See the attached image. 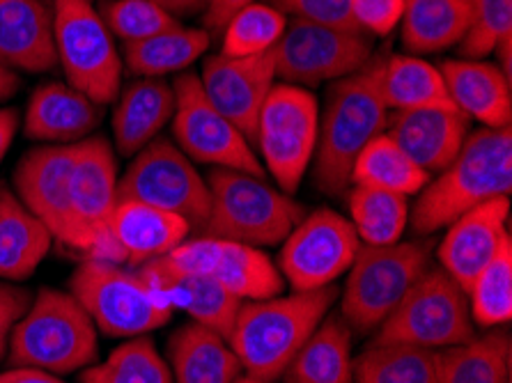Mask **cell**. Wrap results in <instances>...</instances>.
Segmentation results:
<instances>
[{
	"label": "cell",
	"mask_w": 512,
	"mask_h": 383,
	"mask_svg": "<svg viewBox=\"0 0 512 383\" xmlns=\"http://www.w3.org/2000/svg\"><path fill=\"white\" fill-rule=\"evenodd\" d=\"M512 193V131L478 129L464 140L460 154L418 193L409 221L416 234L444 230L462 214Z\"/></svg>",
	"instance_id": "cell-1"
},
{
	"label": "cell",
	"mask_w": 512,
	"mask_h": 383,
	"mask_svg": "<svg viewBox=\"0 0 512 383\" xmlns=\"http://www.w3.org/2000/svg\"><path fill=\"white\" fill-rule=\"evenodd\" d=\"M384 58H370L359 72L338 78L327 92L315 147V184L329 195L352 186V168L372 138L384 134L391 111L379 92Z\"/></svg>",
	"instance_id": "cell-2"
},
{
	"label": "cell",
	"mask_w": 512,
	"mask_h": 383,
	"mask_svg": "<svg viewBox=\"0 0 512 383\" xmlns=\"http://www.w3.org/2000/svg\"><path fill=\"white\" fill-rule=\"evenodd\" d=\"M336 296L338 289L329 285L315 292L244 301L228 335L242 370L262 381L283 377L294 354L329 315Z\"/></svg>",
	"instance_id": "cell-3"
},
{
	"label": "cell",
	"mask_w": 512,
	"mask_h": 383,
	"mask_svg": "<svg viewBox=\"0 0 512 383\" xmlns=\"http://www.w3.org/2000/svg\"><path fill=\"white\" fill-rule=\"evenodd\" d=\"M209 214L203 237L237 241L253 248L283 244L304 218L292 195L269 186L262 177L214 168L207 177Z\"/></svg>",
	"instance_id": "cell-4"
},
{
	"label": "cell",
	"mask_w": 512,
	"mask_h": 383,
	"mask_svg": "<svg viewBox=\"0 0 512 383\" xmlns=\"http://www.w3.org/2000/svg\"><path fill=\"white\" fill-rule=\"evenodd\" d=\"M12 367L72 374L95 363L97 326L72 294L42 289L10 335Z\"/></svg>",
	"instance_id": "cell-5"
},
{
	"label": "cell",
	"mask_w": 512,
	"mask_h": 383,
	"mask_svg": "<svg viewBox=\"0 0 512 383\" xmlns=\"http://www.w3.org/2000/svg\"><path fill=\"white\" fill-rule=\"evenodd\" d=\"M69 294L108 338H138L168 324L175 312L141 273L95 257L69 278Z\"/></svg>",
	"instance_id": "cell-6"
},
{
	"label": "cell",
	"mask_w": 512,
	"mask_h": 383,
	"mask_svg": "<svg viewBox=\"0 0 512 383\" xmlns=\"http://www.w3.org/2000/svg\"><path fill=\"white\" fill-rule=\"evenodd\" d=\"M430 248L418 241L366 246L356 253L343 292L340 312L349 328L370 333L398 308L405 294L430 269Z\"/></svg>",
	"instance_id": "cell-7"
},
{
	"label": "cell",
	"mask_w": 512,
	"mask_h": 383,
	"mask_svg": "<svg viewBox=\"0 0 512 383\" xmlns=\"http://www.w3.org/2000/svg\"><path fill=\"white\" fill-rule=\"evenodd\" d=\"M473 338L476 324L467 292L444 269L430 267L377 328L375 342L441 351Z\"/></svg>",
	"instance_id": "cell-8"
},
{
	"label": "cell",
	"mask_w": 512,
	"mask_h": 383,
	"mask_svg": "<svg viewBox=\"0 0 512 383\" xmlns=\"http://www.w3.org/2000/svg\"><path fill=\"white\" fill-rule=\"evenodd\" d=\"M53 37L58 65L67 83L106 106L118 99L122 85V58L113 44L111 30L88 0H56L53 3Z\"/></svg>",
	"instance_id": "cell-9"
},
{
	"label": "cell",
	"mask_w": 512,
	"mask_h": 383,
	"mask_svg": "<svg viewBox=\"0 0 512 383\" xmlns=\"http://www.w3.org/2000/svg\"><path fill=\"white\" fill-rule=\"evenodd\" d=\"M320 131V106L310 90L276 83L262 104L255 145L262 154L265 173L278 189L292 195L313 163Z\"/></svg>",
	"instance_id": "cell-10"
},
{
	"label": "cell",
	"mask_w": 512,
	"mask_h": 383,
	"mask_svg": "<svg viewBox=\"0 0 512 383\" xmlns=\"http://www.w3.org/2000/svg\"><path fill=\"white\" fill-rule=\"evenodd\" d=\"M175 113L173 136L180 150L191 161L214 168L239 170V173L265 179V166L255 156L246 136L232 124L205 95L200 76L180 74L173 85Z\"/></svg>",
	"instance_id": "cell-11"
},
{
	"label": "cell",
	"mask_w": 512,
	"mask_h": 383,
	"mask_svg": "<svg viewBox=\"0 0 512 383\" xmlns=\"http://www.w3.org/2000/svg\"><path fill=\"white\" fill-rule=\"evenodd\" d=\"M118 200H138L182 216L200 230L209 214V186L180 147L154 138L129 163L118 182Z\"/></svg>",
	"instance_id": "cell-12"
},
{
	"label": "cell",
	"mask_w": 512,
	"mask_h": 383,
	"mask_svg": "<svg viewBox=\"0 0 512 383\" xmlns=\"http://www.w3.org/2000/svg\"><path fill=\"white\" fill-rule=\"evenodd\" d=\"M274 53L278 81L308 90L366 67L372 58V44L366 33L292 19Z\"/></svg>",
	"instance_id": "cell-13"
},
{
	"label": "cell",
	"mask_w": 512,
	"mask_h": 383,
	"mask_svg": "<svg viewBox=\"0 0 512 383\" xmlns=\"http://www.w3.org/2000/svg\"><path fill=\"white\" fill-rule=\"evenodd\" d=\"M361 239L349 218L333 209H317L287 234L278 271L294 292L329 287L352 267Z\"/></svg>",
	"instance_id": "cell-14"
},
{
	"label": "cell",
	"mask_w": 512,
	"mask_h": 383,
	"mask_svg": "<svg viewBox=\"0 0 512 383\" xmlns=\"http://www.w3.org/2000/svg\"><path fill=\"white\" fill-rule=\"evenodd\" d=\"M69 198L76 232L74 250L111 262L108 221L118 205V161L106 138L95 136L76 143Z\"/></svg>",
	"instance_id": "cell-15"
},
{
	"label": "cell",
	"mask_w": 512,
	"mask_h": 383,
	"mask_svg": "<svg viewBox=\"0 0 512 383\" xmlns=\"http://www.w3.org/2000/svg\"><path fill=\"white\" fill-rule=\"evenodd\" d=\"M177 269L214 278L239 301H262L281 296L285 280L260 248L237 241L198 237L182 241L166 255Z\"/></svg>",
	"instance_id": "cell-16"
},
{
	"label": "cell",
	"mask_w": 512,
	"mask_h": 383,
	"mask_svg": "<svg viewBox=\"0 0 512 383\" xmlns=\"http://www.w3.org/2000/svg\"><path fill=\"white\" fill-rule=\"evenodd\" d=\"M276 81L274 49L248 58H230L216 53L205 60L203 74H200V83L209 101L242 131L251 145L258 138L262 104Z\"/></svg>",
	"instance_id": "cell-17"
},
{
	"label": "cell",
	"mask_w": 512,
	"mask_h": 383,
	"mask_svg": "<svg viewBox=\"0 0 512 383\" xmlns=\"http://www.w3.org/2000/svg\"><path fill=\"white\" fill-rule=\"evenodd\" d=\"M76 159V145H44L28 152L14 173V193L23 207L40 218L53 239L74 248V216L69 179Z\"/></svg>",
	"instance_id": "cell-18"
},
{
	"label": "cell",
	"mask_w": 512,
	"mask_h": 383,
	"mask_svg": "<svg viewBox=\"0 0 512 383\" xmlns=\"http://www.w3.org/2000/svg\"><path fill=\"white\" fill-rule=\"evenodd\" d=\"M508 234L510 198H496L467 211L448 225L446 237L439 244L441 269L469 292L473 280L490 264Z\"/></svg>",
	"instance_id": "cell-19"
},
{
	"label": "cell",
	"mask_w": 512,
	"mask_h": 383,
	"mask_svg": "<svg viewBox=\"0 0 512 383\" xmlns=\"http://www.w3.org/2000/svg\"><path fill=\"white\" fill-rule=\"evenodd\" d=\"M189 232L191 225L182 216L138 200H118L108 221L111 262L143 267L180 246Z\"/></svg>",
	"instance_id": "cell-20"
},
{
	"label": "cell",
	"mask_w": 512,
	"mask_h": 383,
	"mask_svg": "<svg viewBox=\"0 0 512 383\" xmlns=\"http://www.w3.org/2000/svg\"><path fill=\"white\" fill-rule=\"evenodd\" d=\"M138 273L147 285L164 296L173 310H184L193 322L212 328L228 340L244 301L230 294L221 283L177 269L166 255L145 262Z\"/></svg>",
	"instance_id": "cell-21"
},
{
	"label": "cell",
	"mask_w": 512,
	"mask_h": 383,
	"mask_svg": "<svg viewBox=\"0 0 512 383\" xmlns=\"http://www.w3.org/2000/svg\"><path fill=\"white\" fill-rule=\"evenodd\" d=\"M389 134L425 173H441L460 154L471 134V120L460 108L395 111L386 124Z\"/></svg>",
	"instance_id": "cell-22"
},
{
	"label": "cell",
	"mask_w": 512,
	"mask_h": 383,
	"mask_svg": "<svg viewBox=\"0 0 512 383\" xmlns=\"http://www.w3.org/2000/svg\"><path fill=\"white\" fill-rule=\"evenodd\" d=\"M104 117L99 106L69 83H44L28 99L23 134L49 145H76L90 138Z\"/></svg>",
	"instance_id": "cell-23"
},
{
	"label": "cell",
	"mask_w": 512,
	"mask_h": 383,
	"mask_svg": "<svg viewBox=\"0 0 512 383\" xmlns=\"http://www.w3.org/2000/svg\"><path fill=\"white\" fill-rule=\"evenodd\" d=\"M0 62L28 74L58 65L53 10L44 0H0Z\"/></svg>",
	"instance_id": "cell-24"
},
{
	"label": "cell",
	"mask_w": 512,
	"mask_h": 383,
	"mask_svg": "<svg viewBox=\"0 0 512 383\" xmlns=\"http://www.w3.org/2000/svg\"><path fill=\"white\" fill-rule=\"evenodd\" d=\"M448 97L469 120L487 129H508L512 120L510 81L499 65L485 60H446L439 67Z\"/></svg>",
	"instance_id": "cell-25"
},
{
	"label": "cell",
	"mask_w": 512,
	"mask_h": 383,
	"mask_svg": "<svg viewBox=\"0 0 512 383\" xmlns=\"http://www.w3.org/2000/svg\"><path fill=\"white\" fill-rule=\"evenodd\" d=\"M175 92L161 78H138L118 95L113 113L115 150L136 156L173 120Z\"/></svg>",
	"instance_id": "cell-26"
},
{
	"label": "cell",
	"mask_w": 512,
	"mask_h": 383,
	"mask_svg": "<svg viewBox=\"0 0 512 383\" xmlns=\"http://www.w3.org/2000/svg\"><path fill=\"white\" fill-rule=\"evenodd\" d=\"M173 383H235L242 363L221 333L203 324H186L170 335Z\"/></svg>",
	"instance_id": "cell-27"
},
{
	"label": "cell",
	"mask_w": 512,
	"mask_h": 383,
	"mask_svg": "<svg viewBox=\"0 0 512 383\" xmlns=\"http://www.w3.org/2000/svg\"><path fill=\"white\" fill-rule=\"evenodd\" d=\"M53 234L17 193L0 184V278L26 280L51 250Z\"/></svg>",
	"instance_id": "cell-28"
},
{
	"label": "cell",
	"mask_w": 512,
	"mask_h": 383,
	"mask_svg": "<svg viewBox=\"0 0 512 383\" xmlns=\"http://www.w3.org/2000/svg\"><path fill=\"white\" fill-rule=\"evenodd\" d=\"M352 328L324 317L283 372L285 383H352Z\"/></svg>",
	"instance_id": "cell-29"
},
{
	"label": "cell",
	"mask_w": 512,
	"mask_h": 383,
	"mask_svg": "<svg viewBox=\"0 0 512 383\" xmlns=\"http://www.w3.org/2000/svg\"><path fill=\"white\" fill-rule=\"evenodd\" d=\"M471 26V0H405L402 44L414 56L460 44Z\"/></svg>",
	"instance_id": "cell-30"
},
{
	"label": "cell",
	"mask_w": 512,
	"mask_h": 383,
	"mask_svg": "<svg viewBox=\"0 0 512 383\" xmlns=\"http://www.w3.org/2000/svg\"><path fill=\"white\" fill-rule=\"evenodd\" d=\"M379 92L389 111L453 108L441 69L418 56H391L382 62ZM457 108V106H455Z\"/></svg>",
	"instance_id": "cell-31"
},
{
	"label": "cell",
	"mask_w": 512,
	"mask_h": 383,
	"mask_svg": "<svg viewBox=\"0 0 512 383\" xmlns=\"http://www.w3.org/2000/svg\"><path fill=\"white\" fill-rule=\"evenodd\" d=\"M207 49L209 33L205 28H184L180 23L141 42L124 44L122 65L134 76L161 78L189 69Z\"/></svg>",
	"instance_id": "cell-32"
},
{
	"label": "cell",
	"mask_w": 512,
	"mask_h": 383,
	"mask_svg": "<svg viewBox=\"0 0 512 383\" xmlns=\"http://www.w3.org/2000/svg\"><path fill=\"white\" fill-rule=\"evenodd\" d=\"M439 383H512V342L492 331L439 351Z\"/></svg>",
	"instance_id": "cell-33"
},
{
	"label": "cell",
	"mask_w": 512,
	"mask_h": 383,
	"mask_svg": "<svg viewBox=\"0 0 512 383\" xmlns=\"http://www.w3.org/2000/svg\"><path fill=\"white\" fill-rule=\"evenodd\" d=\"M430 182V173L386 134H379L363 147L352 168V184L366 189L389 191L398 195H416Z\"/></svg>",
	"instance_id": "cell-34"
},
{
	"label": "cell",
	"mask_w": 512,
	"mask_h": 383,
	"mask_svg": "<svg viewBox=\"0 0 512 383\" xmlns=\"http://www.w3.org/2000/svg\"><path fill=\"white\" fill-rule=\"evenodd\" d=\"M356 383H439V351L372 342L352 365Z\"/></svg>",
	"instance_id": "cell-35"
},
{
	"label": "cell",
	"mask_w": 512,
	"mask_h": 383,
	"mask_svg": "<svg viewBox=\"0 0 512 383\" xmlns=\"http://www.w3.org/2000/svg\"><path fill=\"white\" fill-rule=\"evenodd\" d=\"M347 209L366 246L398 244L409 223V198L398 193L354 186L347 195Z\"/></svg>",
	"instance_id": "cell-36"
},
{
	"label": "cell",
	"mask_w": 512,
	"mask_h": 383,
	"mask_svg": "<svg viewBox=\"0 0 512 383\" xmlns=\"http://www.w3.org/2000/svg\"><path fill=\"white\" fill-rule=\"evenodd\" d=\"M81 383H173V372L147 335L129 338L104 363L81 372Z\"/></svg>",
	"instance_id": "cell-37"
},
{
	"label": "cell",
	"mask_w": 512,
	"mask_h": 383,
	"mask_svg": "<svg viewBox=\"0 0 512 383\" xmlns=\"http://www.w3.org/2000/svg\"><path fill=\"white\" fill-rule=\"evenodd\" d=\"M473 324L483 328L503 326L512 319V234L503 239L490 264L469 287Z\"/></svg>",
	"instance_id": "cell-38"
},
{
	"label": "cell",
	"mask_w": 512,
	"mask_h": 383,
	"mask_svg": "<svg viewBox=\"0 0 512 383\" xmlns=\"http://www.w3.org/2000/svg\"><path fill=\"white\" fill-rule=\"evenodd\" d=\"M287 26V17L276 7L251 3L239 10L223 28V56L248 58L267 53L278 44Z\"/></svg>",
	"instance_id": "cell-39"
},
{
	"label": "cell",
	"mask_w": 512,
	"mask_h": 383,
	"mask_svg": "<svg viewBox=\"0 0 512 383\" xmlns=\"http://www.w3.org/2000/svg\"><path fill=\"white\" fill-rule=\"evenodd\" d=\"M97 12L111 35L120 37L124 44L141 42V39L180 26L173 14H168L152 0H104Z\"/></svg>",
	"instance_id": "cell-40"
},
{
	"label": "cell",
	"mask_w": 512,
	"mask_h": 383,
	"mask_svg": "<svg viewBox=\"0 0 512 383\" xmlns=\"http://www.w3.org/2000/svg\"><path fill=\"white\" fill-rule=\"evenodd\" d=\"M512 39V0H471V26L460 42L467 60H483Z\"/></svg>",
	"instance_id": "cell-41"
},
{
	"label": "cell",
	"mask_w": 512,
	"mask_h": 383,
	"mask_svg": "<svg viewBox=\"0 0 512 383\" xmlns=\"http://www.w3.org/2000/svg\"><path fill=\"white\" fill-rule=\"evenodd\" d=\"M271 7L283 12L285 17L290 14L294 19L322 23V26L352 30V33H363L356 23L349 0H269Z\"/></svg>",
	"instance_id": "cell-42"
},
{
	"label": "cell",
	"mask_w": 512,
	"mask_h": 383,
	"mask_svg": "<svg viewBox=\"0 0 512 383\" xmlns=\"http://www.w3.org/2000/svg\"><path fill=\"white\" fill-rule=\"evenodd\" d=\"M352 14L366 35H389L398 28L405 0H349Z\"/></svg>",
	"instance_id": "cell-43"
},
{
	"label": "cell",
	"mask_w": 512,
	"mask_h": 383,
	"mask_svg": "<svg viewBox=\"0 0 512 383\" xmlns=\"http://www.w3.org/2000/svg\"><path fill=\"white\" fill-rule=\"evenodd\" d=\"M30 308V292L17 285L0 283V361H3L7 345H10V335L19 319L26 315Z\"/></svg>",
	"instance_id": "cell-44"
},
{
	"label": "cell",
	"mask_w": 512,
	"mask_h": 383,
	"mask_svg": "<svg viewBox=\"0 0 512 383\" xmlns=\"http://www.w3.org/2000/svg\"><path fill=\"white\" fill-rule=\"evenodd\" d=\"M258 3V0H209L205 10V30L219 33L226 28V23L235 17L239 10H244L246 5Z\"/></svg>",
	"instance_id": "cell-45"
},
{
	"label": "cell",
	"mask_w": 512,
	"mask_h": 383,
	"mask_svg": "<svg viewBox=\"0 0 512 383\" xmlns=\"http://www.w3.org/2000/svg\"><path fill=\"white\" fill-rule=\"evenodd\" d=\"M0 383H67L58 374L37 370V367H12L0 374Z\"/></svg>",
	"instance_id": "cell-46"
},
{
	"label": "cell",
	"mask_w": 512,
	"mask_h": 383,
	"mask_svg": "<svg viewBox=\"0 0 512 383\" xmlns=\"http://www.w3.org/2000/svg\"><path fill=\"white\" fill-rule=\"evenodd\" d=\"M19 129V113L14 108H0V161L10 152L12 140Z\"/></svg>",
	"instance_id": "cell-47"
},
{
	"label": "cell",
	"mask_w": 512,
	"mask_h": 383,
	"mask_svg": "<svg viewBox=\"0 0 512 383\" xmlns=\"http://www.w3.org/2000/svg\"><path fill=\"white\" fill-rule=\"evenodd\" d=\"M152 3L164 7L168 14H173L177 19V17H193V14L207 10L209 0H152Z\"/></svg>",
	"instance_id": "cell-48"
},
{
	"label": "cell",
	"mask_w": 512,
	"mask_h": 383,
	"mask_svg": "<svg viewBox=\"0 0 512 383\" xmlns=\"http://www.w3.org/2000/svg\"><path fill=\"white\" fill-rule=\"evenodd\" d=\"M19 90V76L17 72H12L10 67H5L0 62V101H7L10 97L17 95Z\"/></svg>",
	"instance_id": "cell-49"
},
{
	"label": "cell",
	"mask_w": 512,
	"mask_h": 383,
	"mask_svg": "<svg viewBox=\"0 0 512 383\" xmlns=\"http://www.w3.org/2000/svg\"><path fill=\"white\" fill-rule=\"evenodd\" d=\"M235 383H271V381H262V379H253V377H239Z\"/></svg>",
	"instance_id": "cell-50"
},
{
	"label": "cell",
	"mask_w": 512,
	"mask_h": 383,
	"mask_svg": "<svg viewBox=\"0 0 512 383\" xmlns=\"http://www.w3.org/2000/svg\"><path fill=\"white\" fill-rule=\"evenodd\" d=\"M88 3H90V0H88Z\"/></svg>",
	"instance_id": "cell-51"
}]
</instances>
